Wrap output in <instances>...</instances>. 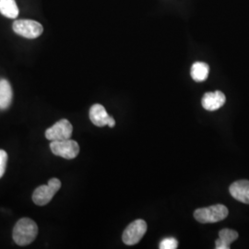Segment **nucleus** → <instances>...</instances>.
I'll use <instances>...</instances> for the list:
<instances>
[{"mask_svg":"<svg viewBox=\"0 0 249 249\" xmlns=\"http://www.w3.org/2000/svg\"><path fill=\"white\" fill-rule=\"evenodd\" d=\"M38 234V226L29 218L18 220L13 228V239L18 246H28L33 243Z\"/></svg>","mask_w":249,"mask_h":249,"instance_id":"obj_1","label":"nucleus"},{"mask_svg":"<svg viewBox=\"0 0 249 249\" xmlns=\"http://www.w3.org/2000/svg\"><path fill=\"white\" fill-rule=\"evenodd\" d=\"M228 209L222 204L213 205L208 208L197 209L194 217L200 223H214L221 222L228 216Z\"/></svg>","mask_w":249,"mask_h":249,"instance_id":"obj_2","label":"nucleus"},{"mask_svg":"<svg viewBox=\"0 0 249 249\" xmlns=\"http://www.w3.org/2000/svg\"><path fill=\"white\" fill-rule=\"evenodd\" d=\"M61 182L57 178H51L47 185L37 187L33 194V201L38 206L48 204L55 193L60 189Z\"/></svg>","mask_w":249,"mask_h":249,"instance_id":"obj_3","label":"nucleus"},{"mask_svg":"<svg viewBox=\"0 0 249 249\" xmlns=\"http://www.w3.org/2000/svg\"><path fill=\"white\" fill-rule=\"evenodd\" d=\"M13 32L26 39H36L44 32L43 25L33 19H17L12 24Z\"/></svg>","mask_w":249,"mask_h":249,"instance_id":"obj_4","label":"nucleus"},{"mask_svg":"<svg viewBox=\"0 0 249 249\" xmlns=\"http://www.w3.org/2000/svg\"><path fill=\"white\" fill-rule=\"evenodd\" d=\"M50 149L54 155L68 160L76 158L80 153L79 144L71 139L51 142Z\"/></svg>","mask_w":249,"mask_h":249,"instance_id":"obj_5","label":"nucleus"},{"mask_svg":"<svg viewBox=\"0 0 249 249\" xmlns=\"http://www.w3.org/2000/svg\"><path fill=\"white\" fill-rule=\"evenodd\" d=\"M147 231V223L144 220H136L130 223L123 232L122 239L126 246H134L142 239Z\"/></svg>","mask_w":249,"mask_h":249,"instance_id":"obj_6","label":"nucleus"},{"mask_svg":"<svg viewBox=\"0 0 249 249\" xmlns=\"http://www.w3.org/2000/svg\"><path fill=\"white\" fill-rule=\"evenodd\" d=\"M73 126L71 123L67 119H61L55 124L50 126L45 131V138L50 141H63L71 138Z\"/></svg>","mask_w":249,"mask_h":249,"instance_id":"obj_7","label":"nucleus"},{"mask_svg":"<svg viewBox=\"0 0 249 249\" xmlns=\"http://www.w3.org/2000/svg\"><path fill=\"white\" fill-rule=\"evenodd\" d=\"M89 116L91 123L99 127H103L105 125H109L110 127H114L116 125V121H115L114 117L108 115L106 108L102 105L95 104L90 107Z\"/></svg>","mask_w":249,"mask_h":249,"instance_id":"obj_8","label":"nucleus"},{"mask_svg":"<svg viewBox=\"0 0 249 249\" xmlns=\"http://www.w3.org/2000/svg\"><path fill=\"white\" fill-rule=\"evenodd\" d=\"M226 97L221 90H215L213 92L205 93L201 100L202 107L207 111L213 112L224 106Z\"/></svg>","mask_w":249,"mask_h":249,"instance_id":"obj_9","label":"nucleus"},{"mask_svg":"<svg viewBox=\"0 0 249 249\" xmlns=\"http://www.w3.org/2000/svg\"><path fill=\"white\" fill-rule=\"evenodd\" d=\"M229 191L231 196L242 203L249 204V181L240 180L232 183Z\"/></svg>","mask_w":249,"mask_h":249,"instance_id":"obj_10","label":"nucleus"},{"mask_svg":"<svg viewBox=\"0 0 249 249\" xmlns=\"http://www.w3.org/2000/svg\"><path fill=\"white\" fill-rule=\"evenodd\" d=\"M238 238V232L231 229H223L219 232V239L215 242V249H229L232 242Z\"/></svg>","mask_w":249,"mask_h":249,"instance_id":"obj_11","label":"nucleus"},{"mask_svg":"<svg viewBox=\"0 0 249 249\" xmlns=\"http://www.w3.org/2000/svg\"><path fill=\"white\" fill-rule=\"evenodd\" d=\"M13 98V91L9 80L0 79V110L8 109Z\"/></svg>","mask_w":249,"mask_h":249,"instance_id":"obj_12","label":"nucleus"},{"mask_svg":"<svg viewBox=\"0 0 249 249\" xmlns=\"http://www.w3.org/2000/svg\"><path fill=\"white\" fill-rule=\"evenodd\" d=\"M210 67L204 62L194 63L191 67V78L196 82H203L208 79Z\"/></svg>","mask_w":249,"mask_h":249,"instance_id":"obj_13","label":"nucleus"},{"mask_svg":"<svg viewBox=\"0 0 249 249\" xmlns=\"http://www.w3.org/2000/svg\"><path fill=\"white\" fill-rule=\"evenodd\" d=\"M0 13L9 18H17L18 8L15 0H0Z\"/></svg>","mask_w":249,"mask_h":249,"instance_id":"obj_14","label":"nucleus"},{"mask_svg":"<svg viewBox=\"0 0 249 249\" xmlns=\"http://www.w3.org/2000/svg\"><path fill=\"white\" fill-rule=\"evenodd\" d=\"M159 248L160 249H176L178 248V242L174 237H167L164 238L160 243Z\"/></svg>","mask_w":249,"mask_h":249,"instance_id":"obj_15","label":"nucleus"},{"mask_svg":"<svg viewBox=\"0 0 249 249\" xmlns=\"http://www.w3.org/2000/svg\"><path fill=\"white\" fill-rule=\"evenodd\" d=\"M8 162V153L4 150H0V178H2L6 172Z\"/></svg>","mask_w":249,"mask_h":249,"instance_id":"obj_16","label":"nucleus"}]
</instances>
